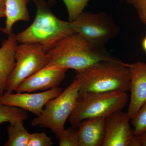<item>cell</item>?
Masks as SVG:
<instances>
[{
	"label": "cell",
	"mask_w": 146,
	"mask_h": 146,
	"mask_svg": "<svg viewBox=\"0 0 146 146\" xmlns=\"http://www.w3.org/2000/svg\"><path fill=\"white\" fill-rule=\"evenodd\" d=\"M131 121V125L136 136L146 130V101L141 106L135 117Z\"/></svg>",
	"instance_id": "obj_19"
},
{
	"label": "cell",
	"mask_w": 146,
	"mask_h": 146,
	"mask_svg": "<svg viewBox=\"0 0 146 146\" xmlns=\"http://www.w3.org/2000/svg\"><path fill=\"white\" fill-rule=\"evenodd\" d=\"M53 145L51 138L44 132L30 134L27 146H51Z\"/></svg>",
	"instance_id": "obj_20"
},
{
	"label": "cell",
	"mask_w": 146,
	"mask_h": 146,
	"mask_svg": "<svg viewBox=\"0 0 146 146\" xmlns=\"http://www.w3.org/2000/svg\"><path fill=\"white\" fill-rule=\"evenodd\" d=\"M70 23L75 33L101 48H104L120 32L119 28L113 18L105 12H83Z\"/></svg>",
	"instance_id": "obj_6"
},
{
	"label": "cell",
	"mask_w": 146,
	"mask_h": 146,
	"mask_svg": "<svg viewBox=\"0 0 146 146\" xmlns=\"http://www.w3.org/2000/svg\"><path fill=\"white\" fill-rule=\"evenodd\" d=\"M79 89V82L75 78L57 97L47 102L41 115L32 120L31 125L48 128L56 135L60 133L74 109Z\"/></svg>",
	"instance_id": "obj_5"
},
{
	"label": "cell",
	"mask_w": 146,
	"mask_h": 146,
	"mask_svg": "<svg viewBox=\"0 0 146 146\" xmlns=\"http://www.w3.org/2000/svg\"><path fill=\"white\" fill-rule=\"evenodd\" d=\"M28 117L27 111L15 106L6 105L0 103V124L18 121H24Z\"/></svg>",
	"instance_id": "obj_16"
},
{
	"label": "cell",
	"mask_w": 146,
	"mask_h": 146,
	"mask_svg": "<svg viewBox=\"0 0 146 146\" xmlns=\"http://www.w3.org/2000/svg\"><path fill=\"white\" fill-rule=\"evenodd\" d=\"M105 117L82 120L78 127L79 146H103L105 137Z\"/></svg>",
	"instance_id": "obj_12"
},
{
	"label": "cell",
	"mask_w": 146,
	"mask_h": 146,
	"mask_svg": "<svg viewBox=\"0 0 146 146\" xmlns=\"http://www.w3.org/2000/svg\"><path fill=\"white\" fill-rule=\"evenodd\" d=\"M15 58L16 65L7 80L5 92L15 91L22 81L48 63L46 53L41 45L35 43H23L17 45Z\"/></svg>",
	"instance_id": "obj_7"
},
{
	"label": "cell",
	"mask_w": 146,
	"mask_h": 146,
	"mask_svg": "<svg viewBox=\"0 0 146 146\" xmlns=\"http://www.w3.org/2000/svg\"><path fill=\"white\" fill-rule=\"evenodd\" d=\"M30 0H5V26L0 31L9 35L13 32L14 24L19 21L30 20L27 4Z\"/></svg>",
	"instance_id": "obj_14"
},
{
	"label": "cell",
	"mask_w": 146,
	"mask_h": 146,
	"mask_svg": "<svg viewBox=\"0 0 146 146\" xmlns=\"http://www.w3.org/2000/svg\"><path fill=\"white\" fill-rule=\"evenodd\" d=\"M68 69L57 65H47L22 81L16 87V93L47 91L59 86Z\"/></svg>",
	"instance_id": "obj_10"
},
{
	"label": "cell",
	"mask_w": 146,
	"mask_h": 146,
	"mask_svg": "<svg viewBox=\"0 0 146 146\" xmlns=\"http://www.w3.org/2000/svg\"><path fill=\"white\" fill-rule=\"evenodd\" d=\"M125 1L127 4L134 7L142 23L146 25V0Z\"/></svg>",
	"instance_id": "obj_21"
},
{
	"label": "cell",
	"mask_w": 146,
	"mask_h": 146,
	"mask_svg": "<svg viewBox=\"0 0 146 146\" xmlns=\"http://www.w3.org/2000/svg\"><path fill=\"white\" fill-rule=\"evenodd\" d=\"M78 127L72 126L65 128L56 135L60 146H79L78 136Z\"/></svg>",
	"instance_id": "obj_18"
},
{
	"label": "cell",
	"mask_w": 146,
	"mask_h": 146,
	"mask_svg": "<svg viewBox=\"0 0 146 146\" xmlns=\"http://www.w3.org/2000/svg\"><path fill=\"white\" fill-rule=\"evenodd\" d=\"M36 7L33 23L25 30L16 35L18 43H35L41 45L46 52L60 40L75 33L70 22L55 16L45 0H32Z\"/></svg>",
	"instance_id": "obj_2"
},
{
	"label": "cell",
	"mask_w": 146,
	"mask_h": 146,
	"mask_svg": "<svg viewBox=\"0 0 146 146\" xmlns=\"http://www.w3.org/2000/svg\"><path fill=\"white\" fill-rule=\"evenodd\" d=\"M127 112L117 111L105 119V137L103 146H140Z\"/></svg>",
	"instance_id": "obj_8"
},
{
	"label": "cell",
	"mask_w": 146,
	"mask_h": 146,
	"mask_svg": "<svg viewBox=\"0 0 146 146\" xmlns=\"http://www.w3.org/2000/svg\"><path fill=\"white\" fill-rule=\"evenodd\" d=\"M136 138L140 146H146V130L136 136Z\"/></svg>",
	"instance_id": "obj_22"
},
{
	"label": "cell",
	"mask_w": 146,
	"mask_h": 146,
	"mask_svg": "<svg viewBox=\"0 0 146 146\" xmlns=\"http://www.w3.org/2000/svg\"><path fill=\"white\" fill-rule=\"evenodd\" d=\"M76 72L79 93L129 91V69L119 60L102 61Z\"/></svg>",
	"instance_id": "obj_3"
},
{
	"label": "cell",
	"mask_w": 146,
	"mask_h": 146,
	"mask_svg": "<svg viewBox=\"0 0 146 146\" xmlns=\"http://www.w3.org/2000/svg\"><path fill=\"white\" fill-rule=\"evenodd\" d=\"M142 47L144 52L146 53V36L142 40Z\"/></svg>",
	"instance_id": "obj_24"
},
{
	"label": "cell",
	"mask_w": 146,
	"mask_h": 146,
	"mask_svg": "<svg viewBox=\"0 0 146 146\" xmlns=\"http://www.w3.org/2000/svg\"><path fill=\"white\" fill-rule=\"evenodd\" d=\"M63 91L57 86L44 92L31 94L5 92L0 96V103L15 106L31 112L36 117L41 115L45 104L50 100L57 97Z\"/></svg>",
	"instance_id": "obj_9"
},
{
	"label": "cell",
	"mask_w": 146,
	"mask_h": 146,
	"mask_svg": "<svg viewBox=\"0 0 146 146\" xmlns=\"http://www.w3.org/2000/svg\"><path fill=\"white\" fill-rule=\"evenodd\" d=\"M18 43L16 34L12 32L0 48V96L5 92L7 80L16 65L15 52Z\"/></svg>",
	"instance_id": "obj_13"
},
{
	"label": "cell",
	"mask_w": 146,
	"mask_h": 146,
	"mask_svg": "<svg viewBox=\"0 0 146 146\" xmlns=\"http://www.w3.org/2000/svg\"><path fill=\"white\" fill-rule=\"evenodd\" d=\"M47 65L80 71L99 62L119 59L76 33L60 40L47 53Z\"/></svg>",
	"instance_id": "obj_1"
},
{
	"label": "cell",
	"mask_w": 146,
	"mask_h": 146,
	"mask_svg": "<svg viewBox=\"0 0 146 146\" xmlns=\"http://www.w3.org/2000/svg\"><path fill=\"white\" fill-rule=\"evenodd\" d=\"M24 121L9 123L7 128L8 139L5 146H27L31 133L26 129Z\"/></svg>",
	"instance_id": "obj_15"
},
{
	"label": "cell",
	"mask_w": 146,
	"mask_h": 146,
	"mask_svg": "<svg viewBox=\"0 0 146 146\" xmlns=\"http://www.w3.org/2000/svg\"><path fill=\"white\" fill-rule=\"evenodd\" d=\"M128 100L127 92L79 93L74 107L68 118L69 123L72 126L78 127L85 119L106 117L113 112L122 110Z\"/></svg>",
	"instance_id": "obj_4"
},
{
	"label": "cell",
	"mask_w": 146,
	"mask_h": 146,
	"mask_svg": "<svg viewBox=\"0 0 146 146\" xmlns=\"http://www.w3.org/2000/svg\"><path fill=\"white\" fill-rule=\"evenodd\" d=\"M66 6L68 14L69 22H71L83 12L88 3L91 0H63ZM54 0H49L52 3Z\"/></svg>",
	"instance_id": "obj_17"
},
{
	"label": "cell",
	"mask_w": 146,
	"mask_h": 146,
	"mask_svg": "<svg viewBox=\"0 0 146 146\" xmlns=\"http://www.w3.org/2000/svg\"><path fill=\"white\" fill-rule=\"evenodd\" d=\"M0 18H5V0H0Z\"/></svg>",
	"instance_id": "obj_23"
},
{
	"label": "cell",
	"mask_w": 146,
	"mask_h": 146,
	"mask_svg": "<svg viewBox=\"0 0 146 146\" xmlns=\"http://www.w3.org/2000/svg\"><path fill=\"white\" fill-rule=\"evenodd\" d=\"M130 73V101L127 113L130 120L135 117L146 101V63H125Z\"/></svg>",
	"instance_id": "obj_11"
}]
</instances>
